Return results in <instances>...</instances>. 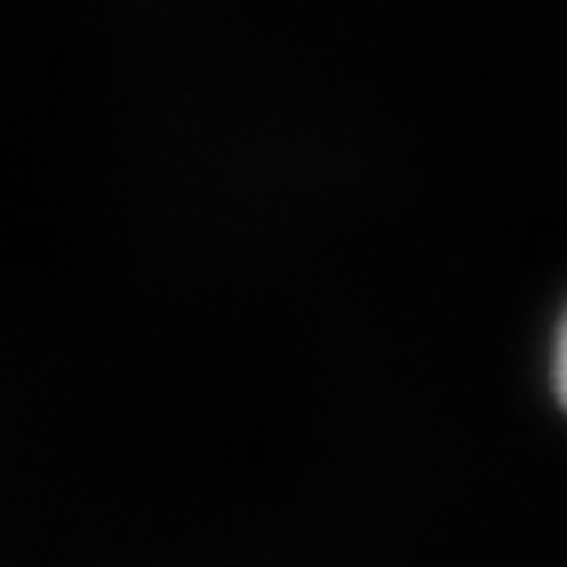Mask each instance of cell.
<instances>
[{
	"label": "cell",
	"mask_w": 567,
	"mask_h": 567,
	"mask_svg": "<svg viewBox=\"0 0 567 567\" xmlns=\"http://www.w3.org/2000/svg\"><path fill=\"white\" fill-rule=\"evenodd\" d=\"M554 389H558V402L567 406V318H563L558 340H554Z\"/></svg>",
	"instance_id": "6da1fadb"
}]
</instances>
